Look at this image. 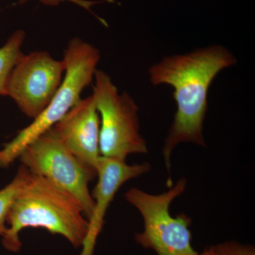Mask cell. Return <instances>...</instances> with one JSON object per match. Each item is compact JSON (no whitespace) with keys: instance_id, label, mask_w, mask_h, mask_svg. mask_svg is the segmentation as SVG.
I'll return each mask as SVG.
<instances>
[{"instance_id":"3","label":"cell","mask_w":255,"mask_h":255,"mask_svg":"<svg viewBox=\"0 0 255 255\" xmlns=\"http://www.w3.org/2000/svg\"><path fill=\"white\" fill-rule=\"evenodd\" d=\"M101 58L100 51L81 38H74L64 50L65 77L49 105L28 127L20 130L0 150V169L7 168L28 145L49 130L81 100L92 81Z\"/></svg>"},{"instance_id":"14","label":"cell","mask_w":255,"mask_h":255,"mask_svg":"<svg viewBox=\"0 0 255 255\" xmlns=\"http://www.w3.org/2000/svg\"><path fill=\"white\" fill-rule=\"evenodd\" d=\"M199 255H216L214 253V247L211 246H210L209 248H206V249L201 253V254H199Z\"/></svg>"},{"instance_id":"11","label":"cell","mask_w":255,"mask_h":255,"mask_svg":"<svg viewBox=\"0 0 255 255\" xmlns=\"http://www.w3.org/2000/svg\"><path fill=\"white\" fill-rule=\"evenodd\" d=\"M29 174V171L21 164L14 179L7 185L0 189V236L1 238L7 230L6 217L11 204L18 191L26 182Z\"/></svg>"},{"instance_id":"12","label":"cell","mask_w":255,"mask_h":255,"mask_svg":"<svg viewBox=\"0 0 255 255\" xmlns=\"http://www.w3.org/2000/svg\"><path fill=\"white\" fill-rule=\"evenodd\" d=\"M213 247L216 255H255V246L236 241L224 242Z\"/></svg>"},{"instance_id":"7","label":"cell","mask_w":255,"mask_h":255,"mask_svg":"<svg viewBox=\"0 0 255 255\" xmlns=\"http://www.w3.org/2000/svg\"><path fill=\"white\" fill-rule=\"evenodd\" d=\"M65 73L64 60L54 59L48 52L23 54L10 75L8 97L23 114L34 119L49 105Z\"/></svg>"},{"instance_id":"4","label":"cell","mask_w":255,"mask_h":255,"mask_svg":"<svg viewBox=\"0 0 255 255\" xmlns=\"http://www.w3.org/2000/svg\"><path fill=\"white\" fill-rule=\"evenodd\" d=\"M186 178L160 194H150L137 188H130L125 199L141 214L144 228L135 235V242L157 255H199L191 245V219L181 214L175 217L169 212L172 201L182 195L187 187Z\"/></svg>"},{"instance_id":"1","label":"cell","mask_w":255,"mask_h":255,"mask_svg":"<svg viewBox=\"0 0 255 255\" xmlns=\"http://www.w3.org/2000/svg\"><path fill=\"white\" fill-rule=\"evenodd\" d=\"M236 63V57L229 50L212 45L186 54L164 57L149 68L152 85H168L174 90L177 112L162 148L169 173L171 155L176 146L189 142L206 147L203 130L209 87L221 70Z\"/></svg>"},{"instance_id":"2","label":"cell","mask_w":255,"mask_h":255,"mask_svg":"<svg viewBox=\"0 0 255 255\" xmlns=\"http://www.w3.org/2000/svg\"><path fill=\"white\" fill-rule=\"evenodd\" d=\"M6 226L2 246L7 251L18 253L22 246L20 233L27 228H43L63 236L74 248H82L89 222L73 198L30 172L11 204Z\"/></svg>"},{"instance_id":"8","label":"cell","mask_w":255,"mask_h":255,"mask_svg":"<svg viewBox=\"0 0 255 255\" xmlns=\"http://www.w3.org/2000/svg\"><path fill=\"white\" fill-rule=\"evenodd\" d=\"M51 129L79 160L97 170L101 157L100 117L93 95L79 101Z\"/></svg>"},{"instance_id":"13","label":"cell","mask_w":255,"mask_h":255,"mask_svg":"<svg viewBox=\"0 0 255 255\" xmlns=\"http://www.w3.org/2000/svg\"><path fill=\"white\" fill-rule=\"evenodd\" d=\"M28 0H18L19 4H25ZM41 3L46 6H58L60 3L64 2V1H70V2L73 3V4L78 5L80 7L92 12L91 8L95 5L102 4V3L106 2H115L114 0H102V1H90V0H40Z\"/></svg>"},{"instance_id":"6","label":"cell","mask_w":255,"mask_h":255,"mask_svg":"<svg viewBox=\"0 0 255 255\" xmlns=\"http://www.w3.org/2000/svg\"><path fill=\"white\" fill-rule=\"evenodd\" d=\"M18 159L31 174L73 198L89 221L95 206L89 184L97 177V170L79 160L51 128L28 145Z\"/></svg>"},{"instance_id":"10","label":"cell","mask_w":255,"mask_h":255,"mask_svg":"<svg viewBox=\"0 0 255 255\" xmlns=\"http://www.w3.org/2000/svg\"><path fill=\"white\" fill-rule=\"evenodd\" d=\"M26 38L23 30H17L0 48V96H8L7 86L10 75L18 59L23 55L21 46Z\"/></svg>"},{"instance_id":"9","label":"cell","mask_w":255,"mask_h":255,"mask_svg":"<svg viewBox=\"0 0 255 255\" xmlns=\"http://www.w3.org/2000/svg\"><path fill=\"white\" fill-rule=\"evenodd\" d=\"M150 169L148 162L130 165L126 161L101 156L97 165L98 182L92 193L95 206L80 255H94L97 238L105 223L106 213L121 187L130 179L147 173Z\"/></svg>"},{"instance_id":"5","label":"cell","mask_w":255,"mask_h":255,"mask_svg":"<svg viewBox=\"0 0 255 255\" xmlns=\"http://www.w3.org/2000/svg\"><path fill=\"white\" fill-rule=\"evenodd\" d=\"M93 95L100 117V150L102 157L126 161L132 154H146L140 133L138 107L127 92L120 94L110 75L97 69Z\"/></svg>"}]
</instances>
